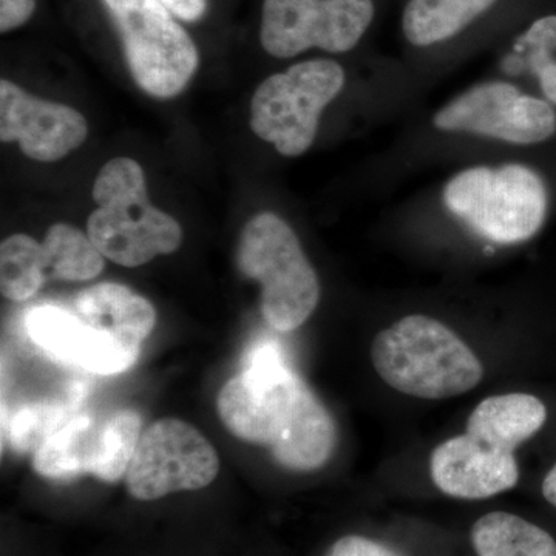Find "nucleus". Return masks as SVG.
<instances>
[{
    "mask_svg": "<svg viewBox=\"0 0 556 556\" xmlns=\"http://www.w3.org/2000/svg\"><path fill=\"white\" fill-rule=\"evenodd\" d=\"M217 408L233 437L265 445L288 470H317L338 444L328 409L270 339L248 348L240 375L219 390Z\"/></svg>",
    "mask_w": 556,
    "mask_h": 556,
    "instance_id": "1",
    "label": "nucleus"
},
{
    "mask_svg": "<svg viewBox=\"0 0 556 556\" xmlns=\"http://www.w3.org/2000/svg\"><path fill=\"white\" fill-rule=\"evenodd\" d=\"M371 361L383 382L419 399L460 396L484 378L481 361L456 332L419 314L380 331Z\"/></svg>",
    "mask_w": 556,
    "mask_h": 556,
    "instance_id": "2",
    "label": "nucleus"
},
{
    "mask_svg": "<svg viewBox=\"0 0 556 556\" xmlns=\"http://www.w3.org/2000/svg\"><path fill=\"white\" fill-rule=\"evenodd\" d=\"M93 200L98 208L91 212L87 236L116 265L138 268L181 247V226L152 206L137 161L110 160L94 179Z\"/></svg>",
    "mask_w": 556,
    "mask_h": 556,
    "instance_id": "3",
    "label": "nucleus"
},
{
    "mask_svg": "<svg viewBox=\"0 0 556 556\" xmlns=\"http://www.w3.org/2000/svg\"><path fill=\"white\" fill-rule=\"evenodd\" d=\"M237 263L262 287V314L270 328L291 332L318 305L320 283L298 233L274 212L249 219L241 232Z\"/></svg>",
    "mask_w": 556,
    "mask_h": 556,
    "instance_id": "4",
    "label": "nucleus"
},
{
    "mask_svg": "<svg viewBox=\"0 0 556 556\" xmlns=\"http://www.w3.org/2000/svg\"><path fill=\"white\" fill-rule=\"evenodd\" d=\"M442 200L478 236L500 244L535 237L543 228L548 204L543 178L522 164L459 172L445 185Z\"/></svg>",
    "mask_w": 556,
    "mask_h": 556,
    "instance_id": "5",
    "label": "nucleus"
},
{
    "mask_svg": "<svg viewBox=\"0 0 556 556\" xmlns=\"http://www.w3.org/2000/svg\"><path fill=\"white\" fill-rule=\"evenodd\" d=\"M137 86L156 100L188 87L200 65L195 42L160 0H101Z\"/></svg>",
    "mask_w": 556,
    "mask_h": 556,
    "instance_id": "6",
    "label": "nucleus"
},
{
    "mask_svg": "<svg viewBox=\"0 0 556 556\" xmlns=\"http://www.w3.org/2000/svg\"><path fill=\"white\" fill-rule=\"evenodd\" d=\"M345 86V70L331 60L291 65L260 84L251 101V129L288 159L308 152L321 113Z\"/></svg>",
    "mask_w": 556,
    "mask_h": 556,
    "instance_id": "7",
    "label": "nucleus"
},
{
    "mask_svg": "<svg viewBox=\"0 0 556 556\" xmlns=\"http://www.w3.org/2000/svg\"><path fill=\"white\" fill-rule=\"evenodd\" d=\"M375 16V0H263L260 42L278 60L311 49L346 53L357 47Z\"/></svg>",
    "mask_w": 556,
    "mask_h": 556,
    "instance_id": "8",
    "label": "nucleus"
},
{
    "mask_svg": "<svg viewBox=\"0 0 556 556\" xmlns=\"http://www.w3.org/2000/svg\"><path fill=\"white\" fill-rule=\"evenodd\" d=\"M218 468L217 452L195 427L161 419L139 439L127 470V490L135 500H160L204 489L217 478Z\"/></svg>",
    "mask_w": 556,
    "mask_h": 556,
    "instance_id": "9",
    "label": "nucleus"
},
{
    "mask_svg": "<svg viewBox=\"0 0 556 556\" xmlns=\"http://www.w3.org/2000/svg\"><path fill=\"white\" fill-rule=\"evenodd\" d=\"M433 126L510 144H540L554 137L556 112L547 101L503 80L478 84L439 109Z\"/></svg>",
    "mask_w": 556,
    "mask_h": 556,
    "instance_id": "10",
    "label": "nucleus"
},
{
    "mask_svg": "<svg viewBox=\"0 0 556 556\" xmlns=\"http://www.w3.org/2000/svg\"><path fill=\"white\" fill-rule=\"evenodd\" d=\"M89 123L70 105L40 100L9 79L0 80V139L20 142L25 156L54 163L79 149Z\"/></svg>",
    "mask_w": 556,
    "mask_h": 556,
    "instance_id": "11",
    "label": "nucleus"
},
{
    "mask_svg": "<svg viewBox=\"0 0 556 556\" xmlns=\"http://www.w3.org/2000/svg\"><path fill=\"white\" fill-rule=\"evenodd\" d=\"M28 338L40 350L93 375H119L134 367L141 346L127 345L58 306H38L25 318Z\"/></svg>",
    "mask_w": 556,
    "mask_h": 556,
    "instance_id": "12",
    "label": "nucleus"
},
{
    "mask_svg": "<svg viewBox=\"0 0 556 556\" xmlns=\"http://www.w3.org/2000/svg\"><path fill=\"white\" fill-rule=\"evenodd\" d=\"M431 478L445 495L459 500H485L518 484L515 453L504 452L470 434H460L434 448Z\"/></svg>",
    "mask_w": 556,
    "mask_h": 556,
    "instance_id": "13",
    "label": "nucleus"
},
{
    "mask_svg": "<svg viewBox=\"0 0 556 556\" xmlns=\"http://www.w3.org/2000/svg\"><path fill=\"white\" fill-rule=\"evenodd\" d=\"M75 309L84 324L127 345L141 346L156 324V311L148 299L110 281L83 289Z\"/></svg>",
    "mask_w": 556,
    "mask_h": 556,
    "instance_id": "14",
    "label": "nucleus"
},
{
    "mask_svg": "<svg viewBox=\"0 0 556 556\" xmlns=\"http://www.w3.org/2000/svg\"><path fill=\"white\" fill-rule=\"evenodd\" d=\"M547 419L546 405L526 393L486 397L471 412L467 434L504 452L515 450L535 437Z\"/></svg>",
    "mask_w": 556,
    "mask_h": 556,
    "instance_id": "15",
    "label": "nucleus"
},
{
    "mask_svg": "<svg viewBox=\"0 0 556 556\" xmlns=\"http://www.w3.org/2000/svg\"><path fill=\"white\" fill-rule=\"evenodd\" d=\"M497 0H408L402 31L415 47H431L455 38L492 9Z\"/></svg>",
    "mask_w": 556,
    "mask_h": 556,
    "instance_id": "16",
    "label": "nucleus"
},
{
    "mask_svg": "<svg viewBox=\"0 0 556 556\" xmlns=\"http://www.w3.org/2000/svg\"><path fill=\"white\" fill-rule=\"evenodd\" d=\"M471 543L478 556H556L551 533L507 511L479 518L471 530Z\"/></svg>",
    "mask_w": 556,
    "mask_h": 556,
    "instance_id": "17",
    "label": "nucleus"
},
{
    "mask_svg": "<svg viewBox=\"0 0 556 556\" xmlns=\"http://www.w3.org/2000/svg\"><path fill=\"white\" fill-rule=\"evenodd\" d=\"M97 422L84 413L70 417L33 456V467L40 477L68 479L87 473Z\"/></svg>",
    "mask_w": 556,
    "mask_h": 556,
    "instance_id": "18",
    "label": "nucleus"
},
{
    "mask_svg": "<svg viewBox=\"0 0 556 556\" xmlns=\"http://www.w3.org/2000/svg\"><path fill=\"white\" fill-rule=\"evenodd\" d=\"M141 424L139 413L130 408L116 409L98 420L89 475L105 482L119 481L129 470L138 447Z\"/></svg>",
    "mask_w": 556,
    "mask_h": 556,
    "instance_id": "19",
    "label": "nucleus"
},
{
    "mask_svg": "<svg viewBox=\"0 0 556 556\" xmlns=\"http://www.w3.org/2000/svg\"><path fill=\"white\" fill-rule=\"evenodd\" d=\"M46 248L27 233H14L0 247V291L5 299L25 302L46 285Z\"/></svg>",
    "mask_w": 556,
    "mask_h": 556,
    "instance_id": "20",
    "label": "nucleus"
},
{
    "mask_svg": "<svg viewBox=\"0 0 556 556\" xmlns=\"http://www.w3.org/2000/svg\"><path fill=\"white\" fill-rule=\"evenodd\" d=\"M51 277L65 281H89L104 269V255L89 236L65 223L47 230L43 240Z\"/></svg>",
    "mask_w": 556,
    "mask_h": 556,
    "instance_id": "21",
    "label": "nucleus"
},
{
    "mask_svg": "<svg viewBox=\"0 0 556 556\" xmlns=\"http://www.w3.org/2000/svg\"><path fill=\"white\" fill-rule=\"evenodd\" d=\"M72 417L68 408L50 402H31L7 422V438L20 453H36Z\"/></svg>",
    "mask_w": 556,
    "mask_h": 556,
    "instance_id": "22",
    "label": "nucleus"
},
{
    "mask_svg": "<svg viewBox=\"0 0 556 556\" xmlns=\"http://www.w3.org/2000/svg\"><path fill=\"white\" fill-rule=\"evenodd\" d=\"M517 49L529 53L530 67L540 79L541 90L556 105V16L541 17L518 38Z\"/></svg>",
    "mask_w": 556,
    "mask_h": 556,
    "instance_id": "23",
    "label": "nucleus"
},
{
    "mask_svg": "<svg viewBox=\"0 0 556 556\" xmlns=\"http://www.w3.org/2000/svg\"><path fill=\"white\" fill-rule=\"evenodd\" d=\"M328 556H401L396 552L364 536H345L332 546Z\"/></svg>",
    "mask_w": 556,
    "mask_h": 556,
    "instance_id": "24",
    "label": "nucleus"
},
{
    "mask_svg": "<svg viewBox=\"0 0 556 556\" xmlns=\"http://www.w3.org/2000/svg\"><path fill=\"white\" fill-rule=\"evenodd\" d=\"M36 10V0H0V31L5 35L24 27Z\"/></svg>",
    "mask_w": 556,
    "mask_h": 556,
    "instance_id": "25",
    "label": "nucleus"
},
{
    "mask_svg": "<svg viewBox=\"0 0 556 556\" xmlns=\"http://www.w3.org/2000/svg\"><path fill=\"white\" fill-rule=\"evenodd\" d=\"M175 17L185 22H197L206 14L207 0H160Z\"/></svg>",
    "mask_w": 556,
    "mask_h": 556,
    "instance_id": "26",
    "label": "nucleus"
},
{
    "mask_svg": "<svg viewBox=\"0 0 556 556\" xmlns=\"http://www.w3.org/2000/svg\"><path fill=\"white\" fill-rule=\"evenodd\" d=\"M543 496L546 497L548 504L556 507V464L548 471L543 482Z\"/></svg>",
    "mask_w": 556,
    "mask_h": 556,
    "instance_id": "27",
    "label": "nucleus"
}]
</instances>
